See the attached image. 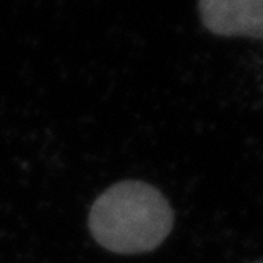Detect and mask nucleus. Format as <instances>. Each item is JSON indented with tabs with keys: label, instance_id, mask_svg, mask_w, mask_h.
Listing matches in <instances>:
<instances>
[{
	"label": "nucleus",
	"instance_id": "nucleus-3",
	"mask_svg": "<svg viewBox=\"0 0 263 263\" xmlns=\"http://www.w3.org/2000/svg\"><path fill=\"white\" fill-rule=\"evenodd\" d=\"M257 263H263V261H257Z\"/></svg>",
	"mask_w": 263,
	"mask_h": 263
},
{
	"label": "nucleus",
	"instance_id": "nucleus-2",
	"mask_svg": "<svg viewBox=\"0 0 263 263\" xmlns=\"http://www.w3.org/2000/svg\"><path fill=\"white\" fill-rule=\"evenodd\" d=\"M200 13L217 35L263 40V0H200Z\"/></svg>",
	"mask_w": 263,
	"mask_h": 263
},
{
	"label": "nucleus",
	"instance_id": "nucleus-1",
	"mask_svg": "<svg viewBox=\"0 0 263 263\" xmlns=\"http://www.w3.org/2000/svg\"><path fill=\"white\" fill-rule=\"evenodd\" d=\"M173 210L163 194L143 181H121L106 189L89 213V230L109 252L154 251L173 229Z\"/></svg>",
	"mask_w": 263,
	"mask_h": 263
}]
</instances>
